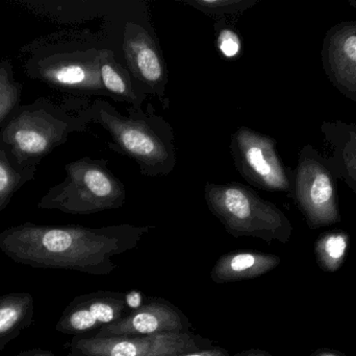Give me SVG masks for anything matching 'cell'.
I'll return each instance as SVG.
<instances>
[{
  "label": "cell",
  "mask_w": 356,
  "mask_h": 356,
  "mask_svg": "<svg viewBox=\"0 0 356 356\" xmlns=\"http://www.w3.org/2000/svg\"><path fill=\"white\" fill-rule=\"evenodd\" d=\"M192 323L173 303L160 297H150L141 307L104 326L91 336H145L190 332Z\"/></svg>",
  "instance_id": "30bf717a"
},
{
  "label": "cell",
  "mask_w": 356,
  "mask_h": 356,
  "mask_svg": "<svg viewBox=\"0 0 356 356\" xmlns=\"http://www.w3.org/2000/svg\"><path fill=\"white\" fill-rule=\"evenodd\" d=\"M336 180L324 156L311 144L303 146L294 173V199L309 227L340 221Z\"/></svg>",
  "instance_id": "8992f818"
},
{
  "label": "cell",
  "mask_w": 356,
  "mask_h": 356,
  "mask_svg": "<svg viewBox=\"0 0 356 356\" xmlns=\"http://www.w3.org/2000/svg\"><path fill=\"white\" fill-rule=\"evenodd\" d=\"M349 236L345 232L324 234L316 245V254L320 265L328 272H334L342 265L348 250Z\"/></svg>",
  "instance_id": "ffe728a7"
},
{
  "label": "cell",
  "mask_w": 356,
  "mask_h": 356,
  "mask_svg": "<svg viewBox=\"0 0 356 356\" xmlns=\"http://www.w3.org/2000/svg\"><path fill=\"white\" fill-rule=\"evenodd\" d=\"M64 180L50 188L38 208L69 215H92L118 209L127 201L124 186L106 169L104 160L81 158L65 167Z\"/></svg>",
  "instance_id": "277c9868"
},
{
  "label": "cell",
  "mask_w": 356,
  "mask_h": 356,
  "mask_svg": "<svg viewBox=\"0 0 356 356\" xmlns=\"http://www.w3.org/2000/svg\"><path fill=\"white\" fill-rule=\"evenodd\" d=\"M204 199L209 211L234 238L286 244L292 235V225L286 215L273 203L259 198L241 183H207Z\"/></svg>",
  "instance_id": "7a4b0ae2"
},
{
  "label": "cell",
  "mask_w": 356,
  "mask_h": 356,
  "mask_svg": "<svg viewBox=\"0 0 356 356\" xmlns=\"http://www.w3.org/2000/svg\"><path fill=\"white\" fill-rule=\"evenodd\" d=\"M35 317V299L29 293L0 296V351L31 327Z\"/></svg>",
  "instance_id": "2e32d148"
},
{
  "label": "cell",
  "mask_w": 356,
  "mask_h": 356,
  "mask_svg": "<svg viewBox=\"0 0 356 356\" xmlns=\"http://www.w3.org/2000/svg\"><path fill=\"white\" fill-rule=\"evenodd\" d=\"M98 69L102 88L127 100H136L131 82L125 71L115 61L114 52L108 49L98 52Z\"/></svg>",
  "instance_id": "ac0fdd59"
},
{
  "label": "cell",
  "mask_w": 356,
  "mask_h": 356,
  "mask_svg": "<svg viewBox=\"0 0 356 356\" xmlns=\"http://www.w3.org/2000/svg\"><path fill=\"white\" fill-rule=\"evenodd\" d=\"M97 58L98 52L93 54L90 52L51 54L35 65L33 75L58 87L86 91L102 90Z\"/></svg>",
  "instance_id": "7c38bea8"
},
{
  "label": "cell",
  "mask_w": 356,
  "mask_h": 356,
  "mask_svg": "<svg viewBox=\"0 0 356 356\" xmlns=\"http://www.w3.org/2000/svg\"><path fill=\"white\" fill-rule=\"evenodd\" d=\"M152 229L129 224L88 228L24 223L0 233V251L15 263L35 269L108 276L117 269L113 258L137 248Z\"/></svg>",
  "instance_id": "6da1fadb"
},
{
  "label": "cell",
  "mask_w": 356,
  "mask_h": 356,
  "mask_svg": "<svg viewBox=\"0 0 356 356\" xmlns=\"http://www.w3.org/2000/svg\"><path fill=\"white\" fill-rule=\"evenodd\" d=\"M81 125L46 100L20 106L0 129V142L23 169L38 164Z\"/></svg>",
  "instance_id": "3957f363"
},
{
  "label": "cell",
  "mask_w": 356,
  "mask_h": 356,
  "mask_svg": "<svg viewBox=\"0 0 356 356\" xmlns=\"http://www.w3.org/2000/svg\"><path fill=\"white\" fill-rule=\"evenodd\" d=\"M322 135L328 146L324 156L336 179H341L356 196V125L337 119L324 121Z\"/></svg>",
  "instance_id": "4fadbf2b"
},
{
  "label": "cell",
  "mask_w": 356,
  "mask_h": 356,
  "mask_svg": "<svg viewBox=\"0 0 356 356\" xmlns=\"http://www.w3.org/2000/svg\"><path fill=\"white\" fill-rule=\"evenodd\" d=\"M217 45L225 58L232 59L238 56L241 50V40L238 33L232 29H222L218 36Z\"/></svg>",
  "instance_id": "44dd1931"
},
{
  "label": "cell",
  "mask_w": 356,
  "mask_h": 356,
  "mask_svg": "<svg viewBox=\"0 0 356 356\" xmlns=\"http://www.w3.org/2000/svg\"><path fill=\"white\" fill-rule=\"evenodd\" d=\"M94 119L108 130L120 152L135 159L146 175H165L175 164L170 139H165L147 121L127 118L110 105L98 102L92 107Z\"/></svg>",
  "instance_id": "5b68a950"
},
{
  "label": "cell",
  "mask_w": 356,
  "mask_h": 356,
  "mask_svg": "<svg viewBox=\"0 0 356 356\" xmlns=\"http://www.w3.org/2000/svg\"><path fill=\"white\" fill-rule=\"evenodd\" d=\"M351 6H356V0L355 1H350Z\"/></svg>",
  "instance_id": "484cf974"
},
{
  "label": "cell",
  "mask_w": 356,
  "mask_h": 356,
  "mask_svg": "<svg viewBox=\"0 0 356 356\" xmlns=\"http://www.w3.org/2000/svg\"><path fill=\"white\" fill-rule=\"evenodd\" d=\"M177 356H230V353L223 347L213 346L211 348L204 349V350L184 353V355Z\"/></svg>",
  "instance_id": "603a6c76"
},
{
  "label": "cell",
  "mask_w": 356,
  "mask_h": 356,
  "mask_svg": "<svg viewBox=\"0 0 356 356\" xmlns=\"http://www.w3.org/2000/svg\"><path fill=\"white\" fill-rule=\"evenodd\" d=\"M35 171L19 167L0 142V213L17 192L35 178Z\"/></svg>",
  "instance_id": "e0dca14e"
},
{
  "label": "cell",
  "mask_w": 356,
  "mask_h": 356,
  "mask_svg": "<svg viewBox=\"0 0 356 356\" xmlns=\"http://www.w3.org/2000/svg\"><path fill=\"white\" fill-rule=\"evenodd\" d=\"M191 4H196L203 10H223V8H236L240 4H244L243 1L236 0H197Z\"/></svg>",
  "instance_id": "7402d4cb"
},
{
  "label": "cell",
  "mask_w": 356,
  "mask_h": 356,
  "mask_svg": "<svg viewBox=\"0 0 356 356\" xmlns=\"http://www.w3.org/2000/svg\"><path fill=\"white\" fill-rule=\"evenodd\" d=\"M280 263V257L269 253L234 251L219 257L211 268L209 276L213 284H234L266 275Z\"/></svg>",
  "instance_id": "9a60e30c"
},
{
  "label": "cell",
  "mask_w": 356,
  "mask_h": 356,
  "mask_svg": "<svg viewBox=\"0 0 356 356\" xmlns=\"http://www.w3.org/2000/svg\"><path fill=\"white\" fill-rule=\"evenodd\" d=\"M127 296L120 292L99 290L73 299L56 325L60 334L87 336L127 315Z\"/></svg>",
  "instance_id": "9c48e42d"
},
{
  "label": "cell",
  "mask_w": 356,
  "mask_h": 356,
  "mask_svg": "<svg viewBox=\"0 0 356 356\" xmlns=\"http://www.w3.org/2000/svg\"><path fill=\"white\" fill-rule=\"evenodd\" d=\"M230 148L236 169L247 181L270 192L290 190L291 181L273 138L242 127L232 134Z\"/></svg>",
  "instance_id": "ba28073f"
},
{
  "label": "cell",
  "mask_w": 356,
  "mask_h": 356,
  "mask_svg": "<svg viewBox=\"0 0 356 356\" xmlns=\"http://www.w3.org/2000/svg\"><path fill=\"white\" fill-rule=\"evenodd\" d=\"M16 356H60L51 351L42 350V349H31V350L22 351Z\"/></svg>",
  "instance_id": "cb8c5ba5"
},
{
  "label": "cell",
  "mask_w": 356,
  "mask_h": 356,
  "mask_svg": "<svg viewBox=\"0 0 356 356\" xmlns=\"http://www.w3.org/2000/svg\"><path fill=\"white\" fill-rule=\"evenodd\" d=\"M234 356H273L269 353L261 349H248V350L242 351V353H236Z\"/></svg>",
  "instance_id": "d4e9b609"
},
{
  "label": "cell",
  "mask_w": 356,
  "mask_h": 356,
  "mask_svg": "<svg viewBox=\"0 0 356 356\" xmlns=\"http://www.w3.org/2000/svg\"><path fill=\"white\" fill-rule=\"evenodd\" d=\"M22 89V84L15 79L10 61H0V129L20 107Z\"/></svg>",
  "instance_id": "d6986e66"
},
{
  "label": "cell",
  "mask_w": 356,
  "mask_h": 356,
  "mask_svg": "<svg viewBox=\"0 0 356 356\" xmlns=\"http://www.w3.org/2000/svg\"><path fill=\"white\" fill-rule=\"evenodd\" d=\"M321 58L332 86L356 102V21H343L326 33Z\"/></svg>",
  "instance_id": "8fae6325"
},
{
  "label": "cell",
  "mask_w": 356,
  "mask_h": 356,
  "mask_svg": "<svg viewBox=\"0 0 356 356\" xmlns=\"http://www.w3.org/2000/svg\"><path fill=\"white\" fill-rule=\"evenodd\" d=\"M215 346L213 341L192 332L145 336H74L70 356H177Z\"/></svg>",
  "instance_id": "52a82bcc"
},
{
  "label": "cell",
  "mask_w": 356,
  "mask_h": 356,
  "mask_svg": "<svg viewBox=\"0 0 356 356\" xmlns=\"http://www.w3.org/2000/svg\"><path fill=\"white\" fill-rule=\"evenodd\" d=\"M123 52L136 77L152 86L162 85L165 67L152 36L139 25L127 24L123 36Z\"/></svg>",
  "instance_id": "5bb4252c"
},
{
  "label": "cell",
  "mask_w": 356,
  "mask_h": 356,
  "mask_svg": "<svg viewBox=\"0 0 356 356\" xmlns=\"http://www.w3.org/2000/svg\"><path fill=\"white\" fill-rule=\"evenodd\" d=\"M321 356H336V355H321Z\"/></svg>",
  "instance_id": "4316f807"
}]
</instances>
